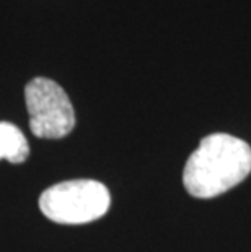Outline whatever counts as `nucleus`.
<instances>
[{
    "label": "nucleus",
    "mask_w": 251,
    "mask_h": 252,
    "mask_svg": "<svg viewBox=\"0 0 251 252\" xmlns=\"http://www.w3.org/2000/svg\"><path fill=\"white\" fill-rule=\"evenodd\" d=\"M251 173V148L242 138L212 133L201 140L183 171L186 190L197 198H212L230 190Z\"/></svg>",
    "instance_id": "1"
},
{
    "label": "nucleus",
    "mask_w": 251,
    "mask_h": 252,
    "mask_svg": "<svg viewBox=\"0 0 251 252\" xmlns=\"http://www.w3.org/2000/svg\"><path fill=\"white\" fill-rule=\"evenodd\" d=\"M108 189L98 181H66L46 189L39 197V208L56 223L83 224L95 221L109 208Z\"/></svg>",
    "instance_id": "2"
},
{
    "label": "nucleus",
    "mask_w": 251,
    "mask_h": 252,
    "mask_svg": "<svg viewBox=\"0 0 251 252\" xmlns=\"http://www.w3.org/2000/svg\"><path fill=\"white\" fill-rule=\"evenodd\" d=\"M25 101L30 128L39 138H62L75 126V112L67 93L49 78H35L26 85Z\"/></svg>",
    "instance_id": "3"
},
{
    "label": "nucleus",
    "mask_w": 251,
    "mask_h": 252,
    "mask_svg": "<svg viewBox=\"0 0 251 252\" xmlns=\"http://www.w3.org/2000/svg\"><path fill=\"white\" fill-rule=\"evenodd\" d=\"M30 155L28 140L17 126L0 122V159L23 163Z\"/></svg>",
    "instance_id": "4"
}]
</instances>
